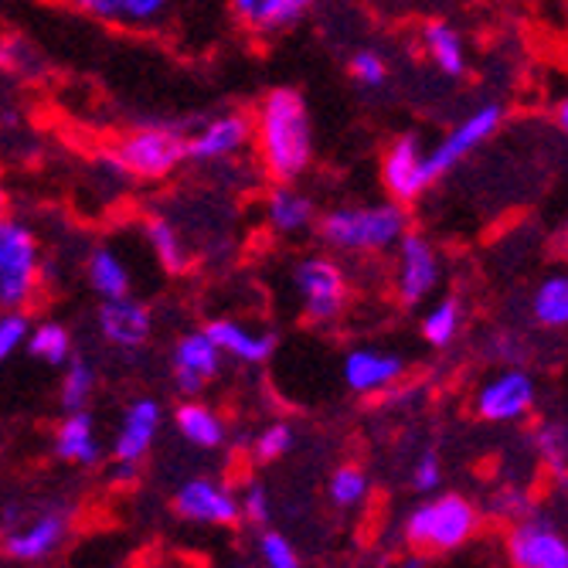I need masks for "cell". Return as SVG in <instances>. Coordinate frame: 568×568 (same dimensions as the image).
Instances as JSON below:
<instances>
[{"instance_id":"cell-1","label":"cell","mask_w":568,"mask_h":568,"mask_svg":"<svg viewBox=\"0 0 568 568\" xmlns=\"http://www.w3.org/2000/svg\"><path fill=\"white\" fill-rule=\"evenodd\" d=\"M55 4L99 28L168 41L181 51H209L229 24L225 0H55Z\"/></svg>"},{"instance_id":"cell-2","label":"cell","mask_w":568,"mask_h":568,"mask_svg":"<svg viewBox=\"0 0 568 568\" xmlns=\"http://www.w3.org/2000/svg\"><path fill=\"white\" fill-rule=\"evenodd\" d=\"M252 158L266 184H303L317 161V130L296 85H273L255 99Z\"/></svg>"},{"instance_id":"cell-3","label":"cell","mask_w":568,"mask_h":568,"mask_svg":"<svg viewBox=\"0 0 568 568\" xmlns=\"http://www.w3.org/2000/svg\"><path fill=\"white\" fill-rule=\"evenodd\" d=\"M412 232V209L392 197H365V201H337L321 209L317 242L321 248L341 255V260H382Z\"/></svg>"},{"instance_id":"cell-4","label":"cell","mask_w":568,"mask_h":568,"mask_svg":"<svg viewBox=\"0 0 568 568\" xmlns=\"http://www.w3.org/2000/svg\"><path fill=\"white\" fill-rule=\"evenodd\" d=\"M110 164L126 181L168 184L187 168V123L150 120V123L130 126L113 143Z\"/></svg>"},{"instance_id":"cell-5","label":"cell","mask_w":568,"mask_h":568,"mask_svg":"<svg viewBox=\"0 0 568 568\" xmlns=\"http://www.w3.org/2000/svg\"><path fill=\"white\" fill-rule=\"evenodd\" d=\"M0 551L18 565H41L55 558L72 528H75V507L65 500H8L0 507Z\"/></svg>"},{"instance_id":"cell-6","label":"cell","mask_w":568,"mask_h":568,"mask_svg":"<svg viewBox=\"0 0 568 568\" xmlns=\"http://www.w3.org/2000/svg\"><path fill=\"white\" fill-rule=\"evenodd\" d=\"M290 290L300 306V317L310 327H331L351 306L347 263L327 248L303 252L290 263Z\"/></svg>"},{"instance_id":"cell-7","label":"cell","mask_w":568,"mask_h":568,"mask_svg":"<svg viewBox=\"0 0 568 568\" xmlns=\"http://www.w3.org/2000/svg\"><path fill=\"white\" fill-rule=\"evenodd\" d=\"M507 126V102L504 99H480L467 113H459L433 143H429V171L433 181L443 184L446 178L459 174L474 158L504 133Z\"/></svg>"},{"instance_id":"cell-8","label":"cell","mask_w":568,"mask_h":568,"mask_svg":"<svg viewBox=\"0 0 568 568\" xmlns=\"http://www.w3.org/2000/svg\"><path fill=\"white\" fill-rule=\"evenodd\" d=\"M480 531V510L463 494H433L405 514L402 538L416 551H456Z\"/></svg>"},{"instance_id":"cell-9","label":"cell","mask_w":568,"mask_h":568,"mask_svg":"<svg viewBox=\"0 0 568 568\" xmlns=\"http://www.w3.org/2000/svg\"><path fill=\"white\" fill-rule=\"evenodd\" d=\"M44 290V248L38 232L8 215L0 222V310H31Z\"/></svg>"},{"instance_id":"cell-10","label":"cell","mask_w":568,"mask_h":568,"mask_svg":"<svg viewBox=\"0 0 568 568\" xmlns=\"http://www.w3.org/2000/svg\"><path fill=\"white\" fill-rule=\"evenodd\" d=\"M446 280L443 248L433 235L412 229L392 252V293L402 306L416 310L429 303Z\"/></svg>"},{"instance_id":"cell-11","label":"cell","mask_w":568,"mask_h":568,"mask_svg":"<svg viewBox=\"0 0 568 568\" xmlns=\"http://www.w3.org/2000/svg\"><path fill=\"white\" fill-rule=\"evenodd\" d=\"M245 153H252V113L219 110L201 123L187 126V164L204 171H229Z\"/></svg>"},{"instance_id":"cell-12","label":"cell","mask_w":568,"mask_h":568,"mask_svg":"<svg viewBox=\"0 0 568 568\" xmlns=\"http://www.w3.org/2000/svg\"><path fill=\"white\" fill-rule=\"evenodd\" d=\"M378 184L385 197L416 209L436 187L429 171V143L419 133H395L378 158Z\"/></svg>"},{"instance_id":"cell-13","label":"cell","mask_w":568,"mask_h":568,"mask_svg":"<svg viewBox=\"0 0 568 568\" xmlns=\"http://www.w3.org/2000/svg\"><path fill=\"white\" fill-rule=\"evenodd\" d=\"M171 507L184 525L194 528H235L242 525L239 490L222 477H187L171 494Z\"/></svg>"},{"instance_id":"cell-14","label":"cell","mask_w":568,"mask_h":568,"mask_svg":"<svg viewBox=\"0 0 568 568\" xmlns=\"http://www.w3.org/2000/svg\"><path fill=\"white\" fill-rule=\"evenodd\" d=\"M225 372V357L204 327H191L174 337L168 351V375L181 398H197L209 392Z\"/></svg>"},{"instance_id":"cell-15","label":"cell","mask_w":568,"mask_h":568,"mask_svg":"<svg viewBox=\"0 0 568 568\" xmlns=\"http://www.w3.org/2000/svg\"><path fill=\"white\" fill-rule=\"evenodd\" d=\"M164 402L153 395H136L123 405L120 419L113 426V439L106 443V456L126 467H143L146 456L153 453L164 429Z\"/></svg>"},{"instance_id":"cell-16","label":"cell","mask_w":568,"mask_h":568,"mask_svg":"<svg viewBox=\"0 0 568 568\" xmlns=\"http://www.w3.org/2000/svg\"><path fill=\"white\" fill-rule=\"evenodd\" d=\"M321 0H225L229 24L248 41L270 44L300 28Z\"/></svg>"},{"instance_id":"cell-17","label":"cell","mask_w":568,"mask_h":568,"mask_svg":"<svg viewBox=\"0 0 568 568\" xmlns=\"http://www.w3.org/2000/svg\"><path fill=\"white\" fill-rule=\"evenodd\" d=\"M321 204L303 184H266L260 197V225L276 242H296L317 232Z\"/></svg>"},{"instance_id":"cell-18","label":"cell","mask_w":568,"mask_h":568,"mask_svg":"<svg viewBox=\"0 0 568 568\" xmlns=\"http://www.w3.org/2000/svg\"><path fill=\"white\" fill-rule=\"evenodd\" d=\"M408 372V361L392 347L375 344H357L341 357V382L351 395L361 398H378L402 385Z\"/></svg>"},{"instance_id":"cell-19","label":"cell","mask_w":568,"mask_h":568,"mask_svg":"<svg viewBox=\"0 0 568 568\" xmlns=\"http://www.w3.org/2000/svg\"><path fill=\"white\" fill-rule=\"evenodd\" d=\"M153 331H158L153 310L136 293L120 300H99L95 306V334L110 351L136 354L153 341Z\"/></svg>"},{"instance_id":"cell-20","label":"cell","mask_w":568,"mask_h":568,"mask_svg":"<svg viewBox=\"0 0 568 568\" xmlns=\"http://www.w3.org/2000/svg\"><path fill=\"white\" fill-rule=\"evenodd\" d=\"M514 568H568V535L548 514H521L507 535Z\"/></svg>"},{"instance_id":"cell-21","label":"cell","mask_w":568,"mask_h":568,"mask_svg":"<svg viewBox=\"0 0 568 568\" xmlns=\"http://www.w3.org/2000/svg\"><path fill=\"white\" fill-rule=\"evenodd\" d=\"M538 402V385L535 378L525 372V368H504L497 375H490L480 388H477V398H474V408L484 423H497V426H507V423H518L525 419L528 412L535 408Z\"/></svg>"},{"instance_id":"cell-22","label":"cell","mask_w":568,"mask_h":568,"mask_svg":"<svg viewBox=\"0 0 568 568\" xmlns=\"http://www.w3.org/2000/svg\"><path fill=\"white\" fill-rule=\"evenodd\" d=\"M209 331V337L219 344L225 365H239V368H260L276 354V334L263 324H252L245 317H209L201 324Z\"/></svg>"},{"instance_id":"cell-23","label":"cell","mask_w":568,"mask_h":568,"mask_svg":"<svg viewBox=\"0 0 568 568\" xmlns=\"http://www.w3.org/2000/svg\"><path fill=\"white\" fill-rule=\"evenodd\" d=\"M416 44H419L423 62L436 75H443L449 82H459L470 75V41L456 21L426 18L416 31Z\"/></svg>"},{"instance_id":"cell-24","label":"cell","mask_w":568,"mask_h":568,"mask_svg":"<svg viewBox=\"0 0 568 568\" xmlns=\"http://www.w3.org/2000/svg\"><path fill=\"white\" fill-rule=\"evenodd\" d=\"M140 239L150 252V260L158 263V270L171 280H181L194 270L197 255L191 248V242L184 239L181 225L171 219V212L164 209V204H158V209L143 212L140 219Z\"/></svg>"},{"instance_id":"cell-25","label":"cell","mask_w":568,"mask_h":568,"mask_svg":"<svg viewBox=\"0 0 568 568\" xmlns=\"http://www.w3.org/2000/svg\"><path fill=\"white\" fill-rule=\"evenodd\" d=\"M51 456L65 463V467H79V470L102 467V459H106V439H102V429H99V419L92 416V408L62 412L55 433H51Z\"/></svg>"},{"instance_id":"cell-26","label":"cell","mask_w":568,"mask_h":568,"mask_svg":"<svg viewBox=\"0 0 568 568\" xmlns=\"http://www.w3.org/2000/svg\"><path fill=\"white\" fill-rule=\"evenodd\" d=\"M171 426L181 436V443H187L197 453H219L232 439V429H229V419L222 416V408L212 405L204 395L181 398L171 412Z\"/></svg>"},{"instance_id":"cell-27","label":"cell","mask_w":568,"mask_h":568,"mask_svg":"<svg viewBox=\"0 0 568 568\" xmlns=\"http://www.w3.org/2000/svg\"><path fill=\"white\" fill-rule=\"evenodd\" d=\"M82 276H85V286H89L99 300L133 296V286H136L130 255H126L116 242H110V239L95 242V245L85 252V260H82Z\"/></svg>"},{"instance_id":"cell-28","label":"cell","mask_w":568,"mask_h":568,"mask_svg":"<svg viewBox=\"0 0 568 568\" xmlns=\"http://www.w3.org/2000/svg\"><path fill=\"white\" fill-rule=\"evenodd\" d=\"M528 314L535 327L541 331H568V273L565 270L548 273L545 280L535 283Z\"/></svg>"},{"instance_id":"cell-29","label":"cell","mask_w":568,"mask_h":568,"mask_svg":"<svg viewBox=\"0 0 568 568\" xmlns=\"http://www.w3.org/2000/svg\"><path fill=\"white\" fill-rule=\"evenodd\" d=\"M99 392V368L95 361L85 354L69 357L59 368V388H55V402L62 412H82L92 408V398Z\"/></svg>"},{"instance_id":"cell-30","label":"cell","mask_w":568,"mask_h":568,"mask_svg":"<svg viewBox=\"0 0 568 568\" xmlns=\"http://www.w3.org/2000/svg\"><path fill=\"white\" fill-rule=\"evenodd\" d=\"M24 351L31 361H38V365H44V368H62L69 357H75V334L69 324L48 317V321L31 324Z\"/></svg>"},{"instance_id":"cell-31","label":"cell","mask_w":568,"mask_h":568,"mask_svg":"<svg viewBox=\"0 0 568 568\" xmlns=\"http://www.w3.org/2000/svg\"><path fill=\"white\" fill-rule=\"evenodd\" d=\"M463 321H467V314H463V300L446 293V296H436L426 303L423 321H419V334L433 351H446L463 334Z\"/></svg>"},{"instance_id":"cell-32","label":"cell","mask_w":568,"mask_h":568,"mask_svg":"<svg viewBox=\"0 0 568 568\" xmlns=\"http://www.w3.org/2000/svg\"><path fill=\"white\" fill-rule=\"evenodd\" d=\"M347 75L361 92H382L392 85V59L385 48L361 44L347 55Z\"/></svg>"},{"instance_id":"cell-33","label":"cell","mask_w":568,"mask_h":568,"mask_svg":"<svg viewBox=\"0 0 568 568\" xmlns=\"http://www.w3.org/2000/svg\"><path fill=\"white\" fill-rule=\"evenodd\" d=\"M372 494V480L357 463H341L327 480V497L337 510H357Z\"/></svg>"},{"instance_id":"cell-34","label":"cell","mask_w":568,"mask_h":568,"mask_svg":"<svg viewBox=\"0 0 568 568\" xmlns=\"http://www.w3.org/2000/svg\"><path fill=\"white\" fill-rule=\"evenodd\" d=\"M293 426L283 423V419H273L266 423L263 429H255L252 439H248V453L255 463H280L290 449H293Z\"/></svg>"},{"instance_id":"cell-35","label":"cell","mask_w":568,"mask_h":568,"mask_svg":"<svg viewBox=\"0 0 568 568\" xmlns=\"http://www.w3.org/2000/svg\"><path fill=\"white\" fill-rule=\"evenodd\" d=\"M31 314L28 310H0V368L24 351L28 331H31Z\"/></svg>"},{"instance_id":"cell-36","label":"cell","mask_w":568,"mask_h":568,"mask_svg":"<svg viewBox=\"0 0 568 568\" xmlns=\"http://www.w3.org/2000/svg\"><path fill=\"white\" fill-rule=\"evenodd\" d=\"M255 548H260L263 568H303L296 545H293L283 531H276V528H270V525L260 531V541H255Z\"/></svg>"},{"instance_id":"cell-37","label":"cell","mask_w":568,"mask_h":568,"mask_svg":"<svg viewBox=\"0 0 568 568\" xmlns=\"http://www.w3.org/2000/svg\"><path fill=\"white\" fill-rule=\"evenodd\" d=\"M239 504H242V521L255 525V528H266L273 518V497L260 480H248L239 490Z\"/></svg>"},{"instance_id":"cell-38","label":"cell","mask_w":568,"mask_h":568,"mask_svg":"<svg viewBox=\"0 0 568 568\" xmlns=\"http://www.w3.org/2000/svg\"><path fill=\"white\" fill-rule=\"evenodd\" d=\"M408 480H412V487H416V494H436L439 484H443V463H439V453H436V449H426L416 463H412Z\"/></svg>"},{"instance_id":"cell-39","label":"cell","mask_w":568,"mask_h":568,"mask_svg":"<svg viewBox=\"0 0 568 568\" xmlns=\"http://www.w3.org/2000/svg\"><path fill=\"white\" fill-rule=\"evenodd\" d=\"M548 116H551V126L558 130V136L568 143V85L551 99V106H548Z\"/></svg>"},{"instance_id":"cell-40","label":"cell","mask_w":568,"mask_h":568,"mask_svg":"<svg viewBox=\"0 0 568 568\" xmlns=\"http://www.w3.org/2000/svg\"><path fill=\"white\" fill-rule=\"evenodd\" d=\"M140 477V467H126V463H110V484L116 487H133Z\"/></svg>"},{"instance_id":"cell-41","label":"cell","mask_w":568,"mask_h":568,"mask_svg":"<svg viewBox=\"0 0 568 568\" xmlns=\"http://www.w3.org/2000/svg\"><path fill=\"white\" fill-rule=\"evenodd\" d=\"M11 215V191L0 184V222H4Z\"/></svg>"},{"instance_id":"cell-42","label":"cell","mask_w":568,"mask_h":568,"mask_svg":"<svg viewBox=\"0 0 568 568\" xmlns=\"http://www.w3.org/2000/svg\"><path fill=\"white\" fill-rule=\"evenodd\" d=\"M395 568H426V561H423V558H405V561H398Z\"/></svg>"},{"instance_id":"cell-43","label":"cell","mask_w":568,"mask_h":568,"mask_svg":"<svg viewBox=\"0 0 568 568\" xmlns=\"http://www.w3.org/2000/svg\"><path fill=\"white\" fill-rule=\"evenodd\" d=\"M558 242H561V248L568 252V219L561 222V232H558Z\"/></svg>"}]
</instances>
